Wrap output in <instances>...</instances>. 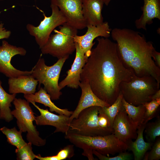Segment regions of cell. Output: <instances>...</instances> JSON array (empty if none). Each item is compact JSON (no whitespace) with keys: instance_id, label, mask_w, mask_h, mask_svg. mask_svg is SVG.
<instances>
[{"instance_id":"cell-1","label":"cell","mask_w":160,"mask_h":160,"mask_svg":"<svg viewBox=\"0 0 160 160\" xmlns=\"http://www.w3.org/2000/svg\"><path fill=\"white\" fill-rule=\"evenodd\" d=\"M96 40L97 44L83 68L80 81H87L94 94L111 105L119 95L120 84L135 76L123 64L116 43L103 37Z\"/></svg>"},{"instance_id":"cell-2","label":"cell","mask_w":160,"mask_h":160,"mask_svg":"<svg viewBox=\"0 0 160 160\" xmlns=\"http://www.w3.org/2000/svg\"><path fill=\"white\" fill-rule=\"evenodd\" d=\"M111 35L126 67L137 76H152L160 85V68L152 57L155 49L152 42L147 41L143 34L128 28H114Z\"/></svg>"},{"instance_id":"cell-3","label":"cell","mask_w":160,"mask_h":160,"mask_svg":"<svg viewBox=\"0 0 160 160\" xmlns=\"http://www.w3.org/2000/svg\"><path fill=\"white\" fill-rule=\"evenodd\" d=\"M74 145L82 149V155L89 160H95L93 150L109 156L117 153L126 151L127 145L119 140L113 134L105 136H87L79 134L69 129L65 136Z\"/></svg>"},{"instance_id":"cell-4","label":"cell","mask_w":160,"mask_h":160,"mask_svg":"<svg viewBox=\"0 0 160 160\" xmlns=\"http://www.w3.org/2000/svg\"><path fill=\"white\" fill-rule=\"evenodd\" d=\"M159 87L160 85L151 76H135L131 81L122 82L119 85L123 98L135 106L151 101L152 96Z\"/></svg>"},{"instance_id":"cell-5","label":"cell","mask_w":160,"mask_h":160,"mask_svg":"<svg viewBox=\"0 0 160 160\" xmlns=\"http://www.w3.org/2000/svg\"><path fill=\"white\" fill-rule=\"evenodd\" d=\"M58 31L51 35L45 44L40 48L43 54H49L58 59L69 57L76 50L74 38L78 30L67 23L59 27Z\"/></svg>"},{"instance_id":"cell-6","label":"cell","mask_w":160,"mask_h":160,"mask_svg":"<svg viewBox=\"0 0 160 160\" xmlns=\"http://www.w3.org/2000/svg\"><path fill=\"white\" fill-rule=\"evenodd\" d=\"M69 57L58 59L54 65L48 66L46 65L43 58L40 57L32 68L31 75L50 95L51 100L59 99L62 95L59 87L58 80L62 68Z\"/></svg>"},{"instance_id":"cell-7","label":"cell","mask_w":160,"mask_h":160,"mask_svg":"<svg viewBox=\"0 0 160 160\" xmlns=\"http://www.w3.org/2000/svg\"><path fill=\"white\" fill-rule=\"evenodd\" d=\"M29 103L24 99L15 98L13 101L15 109L11 113L17 119L20 131L27 132L26 137L28 142L34 145L43 146L45 144L46 140L39 137V132L33 124L36 117Z\"/></svg>"},{"instance_id":"cell-8","label":"cell","mask_w":160,"mask_h":160,"mask_svg":"<svg viewBox=\"0 0 160 160\" xmlns=\"http://www.w3.org/2000/svg\"><path fill=\"white\" fill-rule=\"evenodd\" d=\"M51 15L47 17L43 13L44 18L37 26L28 24L26 28L30 35L34 37L35 41L41 48L46 43L51 33L57 27L66 23V19L58 7L51 3Z\"/></svg>"},{"instance_id":"cell-9","label":"cell","mask_w":160,"mask_h":160,"mask_svg":"<svg viewBox=\"0 0 160 160\" xmlns=\"http://www.w3.org/2000/svg\"><path fill=\"white\" fill-rule=\"evenodd\" d=\"M99 107L91 106L82 110L77 118L74 119L70 122L69 129L84 136H94L109 135L98 125Z\"/></svg>"},{"instance_id":"cell-10","label":"cell","mask_w":160,"mask_h":160,"mask_svg":"<svg viewBox=\"0 0 160 160\" xmlns=\"http://www.w3.org/2000/svg\"><path fill=\"white\" fill-rule=\"evenodd\" d=\"M26 53V51L23 48L12 45L3 40L0 46V72L9 78L31 74L32 69L30 71L19 70L14 67L11 63L12 58L15 55L25 56Z\"/></svg>"},{"instance_id":"cell-11","label":"cell","mask_w":160,"mask_h":160,"mask_svg":"<svg viewBox=\"0 0 160 160\" xmlns=\"http://www.w3.org/2000/svg\"><path fill=\"white\" fill-rule=\"evenodd\" d=\"M83 0H50L57 6L66 19V23L78 30L87 27L82 12Z\"/></svg>"},{"instance_id":"cell-12","label":"cell","mask_w":160,"mask_h":160,"mask_svg":"<svg viewBox=\"0 0 160 160\" xmlns=\"http://www.w3.org/2000/svg\"><path fill=\"white\" fill-rule=\"evenodd\" d=\"M86 27L87 29L86 33L81 36L76 35L74 39L75 42L78 44L88 59L95 43L93 42L94 40L99 37L108 38L110 36L111 30L107 22L97 25H88Z\"/></svg>"},{"instance_id":"cell-13","label":"cell","mask_w":160,"mask_h":160,"mask_svg":"<svg viewBox=\"0 0 160 160\" xmlns=\"http://www.w3.org/2000/svg\"><path fill=\"white\" fill-rule=\"evenodd\" d=\"M137 127L130 120L123 106L113 122L112 128L115 136L127 145L136 139Z\"/></svg>"},{"instance_id":"cell-14","label":"cell","mask_w":160,"mask_h":160,"mask_svg":"<svg viewBox=\"0 0 160 160\" xmlns=\"http://www.w3.org/2000/svg\"><path fill=\"white\" fill-rule=\"evenodd\" d=\"M76 54L75 59L70 69L66 72L65 78L59 83L61 90L65 86L78 89L80 83V75L87 58L78 44L75 42Z\"/></svg>"},{"instance_id":"cell-15","label":"cell","mask_w":160,"mask_h":160,"mask_svg":"<svg viewBox=\"0 0 160 160\" xmlns=\"http://www.w3.org/2000/svg\"><path fill=\"white\" fill-rule=\"evenodd\" d=\"M39 111L40 115L36 117L35 121L37 125H48L56 128L55 133L61 132L66 134L70 129L69 116L64 115H57L49 111L47 109L39 107L33 102L31 103Z\"/></svg>"},{"instance_id":"cell-16","label":"cell","mask_w":160,"mask_h":160,"mask_svg":"<svg viewBox=\"0 0 160 160\" xmlns=\"http://www.w3.org/2000/svg\"><path fill=\"white\" fill-rule=\"evenodd\" d=\"M79 87L81 90V95L76 108L69 117L70 123L74 119L77 118L82 110L87 108L93 106L103 107L110 105L94 94L87 81H81Z\"/></svg>"},{"instance_id":"cell-17","label":"cell","mask_w":160,"mask_h":160,"mask_svg":"<svg viewBox=\"0 0 160 160\" xmlns=\"http://www.w3.org/2000/svg\"><path fill=\"white\" fill-rule=\"evenodd\" d=\"M103 4L102 0H83L82 12L87 26L103 23L102 12Z\"/></svg>"},{"instance_id":"cell-18","label":"cell","mask_w":160,"mask_h":160,"mask_svg":"<svg viewBox=\"0 0 160 160\" xmlns=\"http://www.w3.org/2000/svg\"><path fill=\"white\" fill-rule=\"evenodd\" d=\"M142 13L135 21L136 28L146 30L147 25L151 24L155 18L160 20V0H143Z\"/></svg>"},{"instance_id":"cell-19","label":"cell","mask_w":160,"mask_h":160,"mask_svg":"<svg viewBox=\"0 0 160 160\" xmlns=\"http://www.w3.org/2000/svg\"><path fill=\"white\" fill-rule=\"evenodd\" d=\"M38 83V81L31 74L9 78V91L12 94H34L36 91Z\"/></svg>"},{"instance_id":"cell-20","label":"cell","mask_w":160,"mask_h":160,"mask_svg":"<svg viewBox=\"0 0 160 160\" xmlns=\"http://www.w3.org/2000/svg\"><path fill=\"white\" fill-rule=\"evenodd\" d=\"M24 97L29 103H38L48 107L51 112H55L60 115H64L69 116L73 112L67 109H61L56 106L52 102L50 95L42 87L39 88L37 92L34 94H24Z\"/></svg>"},{"instance_id":"cell-21","label":"cell","mask_w":160,"mask_h":160,"mask_svg":"<svg viewBox=\"0 0 160 160\" xmlns=\"http://www.w3.org/2000/svg\"><path fill=\"white\" fill-rule=\"evenodd\" d=\"M146 124L139 125L137 129V136L135 141L131 140L127 144V150L131 151L133 153L135 160H141L146 153L152 146L153 143L146 142L143 138V134Z\"/></svg>"},{"instance_id":"cell-22","label":"cell","mask_w":160,"mask_h":160,"mask_svg":"<svg viewBox=\"0 0 160 160\" xmlns=\"http://www.w3.org/2000/svg\"><path fill=\"white\" fill-rule=\"evenodd\" d=\"M0 80V119L9 122L13 119L10 107L11 103L15 98L16 94H9L7 93L1 86Z\"/></svg>"},{"instance_id":"cell-23","label":"cell","mask_w":160,"mask_h":160,"mask_svg":"<svg viewBox=\"0 0 160 160\" xmlns=\"http://www.w3.org/2000/svg\"><path fill=\"white\" fill-rule=\"evenodd\" d=\"M122 103L125 112L131 121L137 127L143 123L145 108L143 105L135 106L127 102L123 98Z\"/></svg>"},{"instance_id":"cell-24","label":"cell","mask_w":160,"mask_h":160,"mask_svg":"<svg viewBox=\"0 0 160 160\" xmlns=\"http://www.w3.org/2000/svg\"><path fill=\"white\" fill-rule=\"evenodd\" d=\"M123 98L122 95L120 92L116 99L112 105L108 107H99V113L104 114L108 117L112 128L115 117L123 107Z\"/></svg>"},{"instance_id":"cell-25","label":"cell","mask_w":160,"mask_h":160,"mask_svg":"<svg viewBox=\"0 0 160 160\" xmlns=\"http://www.w3.org/2000/svg\"><path fill=\"white\" fill-rule=\"evenodd\" d=\"M0 130L6 136L8 143L17 148H20L27 143L23 138L22 132L18 131L15 127L9 129L4 127Z\"/></svg>"},{"instance_id":"cell-26","label":"cell","mask_w":160,"mask_h":160,"mask_svg":"<svg viewBox=\"0 0 160 160\" xmlns=\"http://www.w3.org/2000/svg\"><path fill=\"white\" fill-rule=\"evenodd\" d=\"M148 142L152 143L160 136V118L158 116L155 121L147 123L144 130Z\"/></svg>"},{"instance_id":"cell-27","label":"cell","mask_w":160,"mask_h":160,"mask_svg":"<svg viewBox=\"0 0 160 160\" xmlns=\"http://www.w3.org/2000/svg\"><path fill=\"white\" fill-rule=\"evenodd\" d=\"M145 108L142 124H146L155 116L160 105V98L152 100L143 104Z\"/></svg>"},{"instance_id":"cell-28","label":"cell","mask_w":160,"mask_h":160,"mask_svg":"<svg viewBox=\"0 0 160 160\" xmlns=\"http://www.w3.org/2000/svg\"><path fill=\"white\" fill-rule=\"evenodd\" d=\"M32 143L29 142L21 148L15 150L18 160H33L36 158V155L32 151Z\"/></svg>"},{"instance_id":"cell-29","label":"cell","mask_w":160,"mask_h":160,"mask_svg":"<svg viewBox=\"0 0 160 160\" xmlns=\"http://www.w3.org/2000/svg\"><path fill=\"white\" fill-rule=\"evenodd\" d=\"M93 153L100 160H130L134 159L133 156L126 151L120 152L117 156L110 157L102 154L95 150H93Z\"/></svg>"},{"instance_id":"cell-30","label":"cell","mask_w":160,"mask_h":160,"mask_svg":"<svg viewBox=\"0 0 160 160\" xmlns=\"http://www.w3.org/2000/svg\"><path fill=\"white\" fill-rule=\"evenodd\" d=\"M151 151L147 152L144 157L145 160H159L160 159V138L159 137L153 143Z\"/></svg>"},{"instance_id":"cell-31","label":"cell","mask_w":160,"mask_h":160,"mask_svg":"<svg viewBox=\"0 0 160 160\" xmlns=\"http://www.w3.org/2000/svg\"><path fill=\"white\" fill-rule=\"evenodd\" d=\"M74 145H68L61 149L56 155L58 160H63L70 158L74 155Z\"/></svg>"},{"instance_id":"cell-32","label":"cell","mask_w":160,"mask_h":160,"mask_svg":"<svg viewBox=\"0 0 160 160\" xmlns=\"http://www.w3.org/2000/svg\"><path fill=\"white\" fill-rule=\"evenodd\" d=\"M11 33V31L4 28L3 23H0V39L9 38Z\"/></svg>"},{"instance_id":"cell-33","label":"cell","mask_w":160,"mask_h":160,"mask_svg":"<svg viewBox=\"0 0 160 160\" xmlns=\"http://www.w3.org/2000/svg\"><path fill=\"white\" fill-rule=\"evenodd\" d=\"M152 57L156 65L160 68V53L154 50L152 54Z\"/></svg>"},{"instance_id":"cell-34","label":"cell","mask_w":160,"mask_h":160,"mask_svg":"<svg viewBox=\"0 0 160 160\" xmlns=\"http://www.w3.org/2000/svg\"><path fill=\"white\" fill-rule=\"evenodd\" d=\"M36 158L40 160H58L56 155L47 156L45 157H41L40 154L36 155Z\"/></svg>"},{"instance_id":"cell-35","label":"cell","mask_w":160,"mask_h":160,"mask_svg":"<svg viewBox=\"0 0 160 160\" xmlns=\"http://www.w3.org/2000/svg\"><path fill=\"white\" fill-rule=\"evenodd\" d=\"M160 98V90H158L152 96V100H156L157 99Z\"/></svg>"},{"instance_id":"cell-36","label":"cell","mask_w":160,"mask_h":160,"mask_svg":"<svg viewBox=\"0 0 160 160\" xmlns=\"http://www.w3.org/2000/svg\"><path fill=\"white\" fill-rule=\"evenodd\" d=\"M104 4L108 6L111 0H102Z\"/></svg>"},{"instance_id":"cell-37","label":"cell","mask_w":160,"mask_h":160,"mask_svg":"<svg viewBox=\"0 0 160 160\" xmlns=\"http://www.w3.org/2000/svg\"><path fill=\"white\" fill-rule=\"evenodd\" d=\"M2 0H0V1H2Z\"/></svg>"}]
</instances>
